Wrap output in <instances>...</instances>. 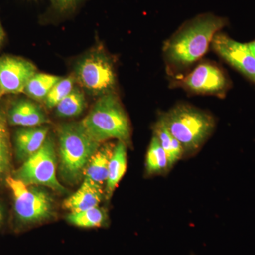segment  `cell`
Here are the masks:
<instances>
[{
	"label": "cell",
	"mask_w": 255,
	"mask_h": 255,
	"mask_svg": "<svg viewBox=\"0 0 255 255\" xmlns=\"http://www.w3.org/2000/svg\"><path fill=\"white\" fill-rule=\"evenodd\" d=\"M177 84L191 93L220 97H224L231 87V80L226 73L211 62L199 63Z\"/></svg>",
	"instance_id": "cell-8"
},
{
	"label": "cell",
	"mask_w": 255,
	"mask_h": 255,
	"mask_svg": "<svg viewBox=\"0 0 255 255\" xmlns=\"http://www.w3.org/2000/svg\"><path fill=\"white\" fill-rule=\"evenodd\" d=\"M8 119L11 125L23 128L40 127L50 122L39 106L26 100L18 101L12 106Z\"/></svg>",
	"instance_id": "cell-12"
},
{
	"label": "cell",
	"mask_w": 255,
	"mask_h": 255,
	"mask_svg": "<svg viewBox=\"0 0 255 255\" xmlns=\"http://www.w3.org/2000/svg\"><path fill=\"white\" fill-rule=\"evenodd\" d=\"M69 223L80 228L100 227L105 221V215L98 207L80 212L70 213L67 217Z\"/></svg>",
	"instance_id": "cell-21"
},
{
	"label": "cell",
	"mask_w": 255,
	"mask_h": 255,
	"mask_svg": "<svg viewBox=\"0 0 255 255\" xmlns=\"http://www.w3.org/2000/svg\"><path fill=\"white\" fill-rule=\"evenodd\" d=\"M4 38V32L3 31L2 26H1V23H0V46L2 43L3 40Z\"/></svg>",
	"instance_id": "cell-26"
},
{
	"label": "cell",
	"mask_w": 255,
	"mask_h": 255,
	"mask_svg": "<svg viewBox=\"0 0 255 255\" xmlns=\"http://www.w3.org/2000/svg\"><path fill=\"white\" fill-rule=\"evenodd\" d=\"M11 152L9 131L4 116L0 112V180L4 179L11 168Z\"/></svg>",
	"instance_id": "cell-20"
},
{
	"label": "cell",
	"mask_w": 255,
	"mask_h": 255,
	"mask_svg": "<svg viewBox=\"0 0 255 255\" xmlns=\"http://www.w3.org/2000/svg\"><path fill=\"white\" fill-rule=\"evenodd\" d=\"M76 75L80 85L94 95L111 93L115 87L113 65L102 53H94L84 58L78 64Z\"/></svg>",
	"instance_id": "cell-7"
},
{
	"label": "cell",
	"mask_w": 255,
	"mask_h": 255,
	"mask_svg": "<svg viewBox=\"0 0 255 255\" xmlns=\"http://www.w3.org/2000/svg\"><path fill=\"white\" fill-rule=\"evenodd\" d=\"M248 46L249 47L250 50H251L252 53L255 57V39L254 41L250 42L248 43Z\"/></svg>",
	"instance_id": "cell-24"
},
{
	"label": "cell",
	"mask_w": 255,
	"mask_h": 255,
	"mask_svg": "<svg viewBox=\"0 0 255 255\" xmlns=\"http://www.w3.org/2000/svg\"><path fill=\"white\" fill-rule=\"evenodd\" d=\"M0 96H1V94H0Z\"/></svg>",
	"instance_id": "cell-27"
},
{
	"label": "cell",
	"mask_w": 255,
	"mask_h": 255,
	"mask_svg": "<svg viewBox=\"0 0 255 255\" xmlns=\"http://www.w3.org/2000/svg\"><path fill=\"white\" fill-rule=\"evenodd\" d=\"M103 194L102 186L85 179L78 190L64 201L63 206L70 213L93 209L100 204Z\"/></svg>",
	"instance_id": "cell-13"
},
{
	"label": "cell",
	"mask_w": 255,
	"mask_h": 255,
	"mask_svg": "<svg viewBox=\"0 0 255 255\" xmlns=\"http://www.w3.org/2000/svg\"><path fill=\"white\" fill-rule=\"evenodd\" d=\"M4 209H3L2 206H1V204H0V226H1V224L3 223V221H4Z\"/></svg>",
	"instance_id": "cell-25"
},
{
	"label": "cell",
	"mask_w": 255,
	"mask_h": 255,
	"mask_svg": "<svg viewBox=\"0 0 255 255\" xmlns=\"http://www.w3.org/2000/svg\"><path fill=\"white\" fill-rule=\"evenodd\" d=\"M127 167V145L118 141L114 147L109 165L108 177L106 182V195L110 199L119 183L124 177Z\"/></svg>",
	"instance_id": "cell-15"
},
{
	"label": "cell",
	"mask_w": 255,
	"mask_h": 255,
	"mask_svg": "<svg viewBox=\"0 0 255 255\" xmlns=\"http://www.w3.org/2000/svg\"><path fill=\"white\" fill-rule=\"evenodd\" d=\"M83 92L75 87L73 91L56 106L57 115L60 117H73L80 115L85 107Z\"/></svg>",
	"instance_id": "cell-19"
},
{
	"label": "cell",
	"mask_w": 255,
	"mask_h": 255,
	"mask_svg": "<svg viewBox=\"0 0 255 255\" xmlns=\"http://www.w3.org/2000/svg\"><path fill=\"white\" fill-rule=\"evenodd\" d=\"M169 169L167 154L157 137L153 135L146 156V171L149 174H158Z\"/></svg>",
	"instance_id": "cell-18"
},
{
	"label": "cell",
	"mask_w": 255,
	"mask_h": 255,
	"mask_svg": "<svg viewBox=\"0 0 255 255\" xmlns=\"http://www.w3.org/2000/svg\"><path fill=\"white\" fill-rule=\"evenodd\" d=\"M75 82V78L73 75L60 79L51 89L44 100L46 107L49 109L56 107L65 97L73 91Z\"/></svg>",
	"instance_id": "cell-22"
},
{
	"label": "cell",
	"mask_w": 255,
	"mask_h": 255,
	"mask_svg": "<svg viewBox=\"0 0 255 255\" xmlns=\"http://www.w3.org/2000/svg\"><path fill=\"white\" fill-rule=\"evenodd\" d=\"M211 46L226 63L255 84V57L248 43L235 41L220 31L214 36Z\"/></svg>",
	"instance_id": "cell-9"
},
{
	"label": "cell",
	"mask_w": 255,
	"mask_h": 255,
	"mask_svg": "<svg viewBox=\"0 0 255 255\" xmlns=\"http://www.w3.org/2000/svg\"><path fill=\"white\" fill-rule=\"evenodd\" d=\"M159 120L180 142L184 154L199 150L215 128V120L211 114L186 104L170 109Z\"/></svg>",
	"instance_id": "cell-2"
},
{
	"label": "cell",
	"mask_w": 255,
	"mask_h": 255,
	"mask_svg": "<svg viewBox=\"0 0 255 255\" xmlns=\"http://www.w3.org/2000/svg\"><path fill=\"white\" fill-rule=\"evenodd\" d=\"M153 135L157 137L162 148L165 151L171 168L184 155L182 145L169 132L159 119L154 127Z\"/></svg>",
	"instance_id": "cell-16"
},
{
	"label": "cell",
	"mask_w": 255,
	"mask_h": 255,
	"mask_svg": "<svg viewBox=\"0 0 255 255\" xmlns=\"http://www.w3.org/2000/svg\"><path fill=\"white\" fill-rule=\"evenodd\" d=\"M81 0H52L53 7L60 14H67L78 6Z\"/></svg>",
	"instance_id": "cell-23"
},
{
	"label": "cell",
	"mask_w": 255,
	"mask_h": 255,
	"mask_svg": "<svg viewBox=\"0 0 255 255\" xmlns=\"http://www.w3.org/2000/svg\"><path fill=\"white\" fill-rule=\"evenodd\" d=\"M56 167L55 143L52 137L48 136L41 148L23 162L14 177L26 185L44 186L63 193L66 190L57 178Z\"/></svg>",
	"instance_id": "cell-6"
},
{
	"label": "cell",
	"mask_w": 255,
	"mask_h": 255,
	"mask_svg": "<svg viewBox=\"0 0 255 255\" xmlns=\"http://www.w3.org/2000/svg\"><path fill=\"white\" fill-rule=\"evenodd\" d=\"M115 145L112 142H107L105 145H100L85 167L83 174L85 179L101 186L107 182L109 165Z\"/></svg>",
	"instance_id": "cell-14"
},
{
	"label": "cell",
	"mask_w": 255,
	"mask_h": 255,
	"mask_svg": "<svg viewBox=\"0 0 255 255\" xmlns=\"http://www.w3.org/2000/svg\"><path fill=\"white\" fill-rule=\"evenodd\" d=\"M61 78L48 74H35L28 82L23 92L33 100H45L51 89Z\"/></svg>",
	"instance_id": "cell-17"
},
{
	"label": "cell",
	"mask_w": 255,
	"mask_h": 255,
	"mask_svg": "<svg viewBox=\"0 0 255 255\" xmlns=\"http://www.w3.org/2000/svg\"><path fill=\"white\" fill-rule=\"evenodd\" d=\"M228 23L227 18L209 12L183 23L164 44V58L169 70L183 71L200 60L214 36Z\"/></svg>",
	"instance_id": "cell-1"
},
{
	"label": "cell",
	"mask_w": 255,
	"mask_h": 255,
	"mask_svg": "<svg viewBox=\"0 0 255 255\" xmlns=\"http://www.w3.org/2000/svg\"><path fill=\"white\" fill-rule=\"evenodd\" d=\"M81 124L87 133L100 143L111 139L126 145L130 142V122L114 92L101 96Z\"/></svg>",
	"instance_id": "cell-4"
},
{
	"label": "cell",
	"mask_w": 255,
	"mask_h": 255,
	"mask_svg": "<svg viewBox=\"0 0 255 255\" xmlns=\"http://www.w3.org/2000/svg\"><path fill=\"white\" fill-rule=\"evenodd\" d=\"M58 135L60 176L69 184H76L101 143L87 133L81 122L63 124Z\"/></svg>",
	"instance_id": "cell-3"
},
{
	"label": "cell",
	"mask_w": 255,
	"mask_h": 255,
	"mask_svg": "<svg viewBox=\"0 0 255 255\" xmlns=\"http://www.w3.org/2000/svg\"><path fill=\"white\" fill-rule=\"evenodd\" d=\"M6 182L12 192L15 214L20 223L31 224L50 219L53 212V200L47 191L28 186L14 177Z\"/></svg>",
	"instance_id": "cell-5"
},
{
	"label": "cell",
	"mask_w": 255,
	"mask_h": 255,
	"mask_svg": "<svg viewBox=\"0 0 255 255\" xmlns=\"http://www.w3.org/2000/svg\"><path fill=\"white\" fill-rule=\"evenodd\" d=\"M37 73L31 62L18 57L0 58V94H18L23 92L30 79Z\"/></svg>",
	"instance_id": "cell-10"
},
{
	"label": "cell",
	"mask_w": 255,
	"mask_h": 255,
	"mask_svg": "<svg viewBox=\"0 0 255 255\" xmlns=\"http://www.w3.org/2000/svg\"><path fill=\"white\" fill-rule=\"evenodd\" d=\"M49 128L45 126L22 128L15 133V152L18 160L24 162L36 153L46 141Z\"/></svg>",
	"instance_id": "cell-11"
}]
</instances>
